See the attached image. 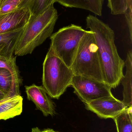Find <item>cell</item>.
<instances>
[{
	"instance_id": "cell-1",
	"label": "cell",
	"mask_w": 132,
	"mask_h": 132,
	"mask_svg": "<svg viewBox=\"0 0 132 132\" xmlns=\"http://www.w3.org/2000/svg\"><path fill=\"white\" fill-rule=\"evenodd\" d=\"M86 21L87 28L94 34L104 81L112 88H116L124 77L125 62L115 46L114 31L94 15H89Z\"/></svg>"
},
{
	"instance_id": "cell-2",
	"label": "cell",
	"mask_w": 132,
	"mask_h": 132,
	"mask_svg": "<svg viewBox=\"0 0 132 132\" xmlns=\"http://www.w3.org/2000/svg\"><path fill=\"white\" fill-rule=\"evenodd\" d=\"M53 5L38 15H31L18 39L15 55L23 56L31 54L51 36L58 19V12Z\"/></svg>"
},
{
	"instance_id": "cell-3",
	"label": "cell",
	"mask_w": 132,
	"mask_h": 132,
	"mask_svg": "<svg viewBox=\"0 0 132 132\" xmlns=\"http://www.w3.org/2000/svg\"><path fill=\"white\" fill-rule=\"evenodd\" d=\"M74 74L71 68L57 56L51 47L43 64V87L51 98L58 99L71 86Z\"/></svg>"
},
{
	"instance_id": "cell-4",
	"label": "cell",
	"mask_w": 132,
	"mask_h": 132,
	"mask_svg": "<svg viewBox=\"0 0 132 132\" xmlns=\"http://www.w3.org/2000/svg\"><path fill=\"white\" fill-rule=\"evenodd\" d=\"M71 68L74 75H81L104 82L97 47L91 31H88L83 37Z\"/></svg>"
},
{
	"instance_id": "cell-5",
	"label": "cell",
	"mask_w": 132,
	"mask_h": 132,
	"mask_svg": "<svg viewBox=\"0 0 132 132\" xmlns=\"http://www.w3.org/2000/svg\"><path fill=\"white\" fill-rule=\"evenodd\" d=\"M88 31L71 24L60 29L50 36V46L54 54L71 68L84 36Z\"/></svg>"
},
{
	"instance_id": "cell-6",
	"label": "cell",
	"mask_w": 132,
	"mask_h": 132,
	"mask_svg": "<svg viewBox=\"0 0 132 132\" xmlns=\"http://www.w3.org/2000/svg\"><path fill=\"white\" fill-rule=\"evenodd\" d=\"M71 86L84 104L97 99L113 95L111 88L106 83L81 75L74 76Z\"/></svg>"
},
{
	"instance_id": "cell-7",
	"label": "cell",
	"mask_w": 132,
	"mask_h": 132,
	"mask_svg": "<svg viewBox=\"0 0 132 132\" xmlns=\"http://www.w3.org/2000/svg\"><path fill=\"white\" fill-rule=\"evenodd\" d=\"M85 105L87 109L95 113L99 118L105 119L114 118L128 108L114 95L94 100Z\"/></svg>"
},
{
	"instance_id": "cell-8",
	"label": "cell",
	"mask_w": 132,
	"mask_h": 132,
	"mask_svg": "<svg viewBox=\"0 0 132 132\" xmlns=\"http://www.w3.org/2000/svg\"><path fill=\"white\" fill-rule=\"evenodd\" d=\"M25 88L28 99L34 103L36 108L41 111L43 115L53 116L55 114L54 103L43 86L33 84L26 86Z\"/></svg>"
},
{
	"instance_id": "cell-9",
	"label": "cell",
	"mask_w": 132,
	"mask_h": 132,
	"mask_svg": "<svg viewBox=\"0 0 132 132\" xmlns=\"http://www.w3.org/2000/svg\"><path fill=\"white\" fill-rule=\"evenodd\" d=\"M31 16L26 8H18L4 14H0V34L24 28Z\"/></svg>"
},
{
	"instance_id": "cell-10",
	"label": "cell",
	"mask_w": 132,
	"mask_h": 132,
	"mask_svg": "<svg viewBox=\"0 0 132 132\" xmlns=\"http://www.w3.org/2000/svg\"><path fill=\"white\" fill-rule=\"evenodd\" d=\"M23 98L14 95L0 101V120H6L20 115L22 111Z\"/></svg>"
},
{
	"instance_id": "cell-11",
	"label": "cell",
	"mask_w": 132,
	"mask_h": 132,
	"mask_svg": "<svg viewBox=\"0 0 132 132\" xmlns=\"http://www.w3.org/2000/svg\"><path fill=\"white\" fill-rule=\"evenodd\" d=\"M23 28L0 34V57L9 60L14 57L13 54L17 41Z\"/></svg>"
},
{
	"instance_id": "cell-12",
	"label": "cell",
	"mask_w": 132,
	"mask_h": 132,
	"mask_svg": "<svg viewBox=\"0 0 132 132\" xmlns=\"http://www.w3.org/2000/svg\"><path fill=\"white\" fill-rule=\"evenodd\" d=\"M104 0H57L64 7L76 8L89 11L98 16H102Z\"/></svg>"
},
{
	"instance_id": "cell-13",
	"label": "cell",
	"mask_w": 132,
	"mask_h": 132,
	"mask_svg": "<svg viewBox=\"0 0 132 132\" xmlns=\"http://www.w3.org/2000/svg\"><path fill=\"white\" fill-rule=\"evenodd\" d=\"M126 66V75L122 79L123 87V99L122 101L127 108L132 106V52H128L125 62Z\"/></svg>"
},
{
	"instance_id": "cell-14",
	"label": "cell",
	"mask_w": 132,
	"mask_h": 132,
	"mask_svg": "<svg viewBox=\"0 0 132 132\" xmlns=\"http://www.w3.org/2000/svg\"><path fill=\"white\" fill-rule=\"evenodd\" d=\"M21 84L9 70L0 68V90L9 97L20 95Z\"/></svg>"
},
{
	"instance_id": "cell-15",
	"label": "cell",
	"mask_w": 132,
	"mask_h": 132,
	"mask_svg": "<svg viewBox=\"0 0 132 132\" xmlns=\"http://www.w3.org/2000/svg\"><path fill=\"white\" fill-rule=\"evenodd\" d=\"M56 2L57 0H21L18 8H28L31 15L35 16L41 14Z\"/></svg>"
},
{
	"instance_id": "cell-16",
	"label": "cell",
	"mask_w": 132,
	"mask_h": 132,
	"mask_svg": "<svg viewBox=\"0 0 132 132\" xmlns=\"http://www.w3.org/2000/svg\"><path fill=\"white\" fill-rule=\"evenodd\" d=\"M113 119L118 132H132V106Z\"/></svg>"
},
{
	"instance_id": "cell-17",
	"label": "cell",
	"mask_w": 132,
	"mask_h": 132,
	"mask_svg": "<svg viewBox=\"0 0 132 132\" xmlns=\"http://www.w3.org/2000/svg\"><path fill=\"white\" fill-rule=\"evenodd\" d=\"M107 7L112 14H124L128 9L132 8V0H107Z\"/></svg>"
},
{
	"instance_id": "cell-18",
	"label": "cell",
	"mask_w": 132,
	"mask_h": 132,
	"mask_svg": "<svg viewBox=\"0 0 132 132\" xmlns=\"http://www.w3.org/2000/svg\"><path fill=\"white\" fill-rule=\"evenodd\" d=\"M0 68L9 70L16 80L22 83V79L19 74V70L16 63V58L14 56L12 59L6 60L0 59Z\"/></svg>"
},
{
	"instance_id": "cell-19",
	"label": "cell",
	"mask_w": 132,
	"mask_h": 132,
	"mask_svg": "<svg viewBox=\"0 0 132 132\" xmlns=\"http://www.w3.org/2000/svg\"><path fill=\"white\" fill-rule=\"evenodd\" d=\"M18 3L15 2H9L0 7V14H4L11 12L18 8Z\"/></svg>"
},
{
	"instance_id": "cell-20",
	"label": "cell",
	"mask_w": 132,
	"mask_h": 132,
	"mask_svg": "<svg viewBox=\"0 0 132 132\" xmlns=\"http://www.w3.org/2000/svg\"><path fill=\"white\" fill-rule=\"evenodd\" d=\"M129 31V38L132 41V8L128 9L124 14Z\"/></svg>"
},
{
	"instance_id": "cell-21",
	"label": "cell",
	"mask_w": 132,
	"mask_h": 132,
	"mask_svg": "<svg viewBox=\"0 0 132 132\" xmlns=\"http://www.w3.org/2000/svg\"><path fill=\"white\" fill-rule=\"evenodd\" d=\"M32 132H56V131L52 129H46L41 131L38 128H35L32 129Z\"/></svg>"
},
{
	"instance_id": "cell-22",
	"label": "cell",
	"mask_w": 132,
	"mask_h": 132,
	"mask_svg": "<svg viewBox=\"0 0 132 132\" xmlns=\"http://www.w3.org/2000/svg\"><path fill=\"white\" fill-rule=\"evenodd\" d=\"M5 93L0 90V101L4 100L7 98L9 97Z\"/></svg>"
},
{
	"instance_id": "cell-23",
	"label": "cell",
	"mask_w": 132,
	"mask_h": 132,
	"mask_svg": "<svg viewBox=\"0 0 132 132\" xmlns=\"http://www.w3.org/2000/svg\"><path fill=\"white\" fill-rule=\"evenodd\" d=\"M21 0H7V1H5L4 3V4H5V3H7V2H17V3H18L19 4V3H20V2H21Z\"/></svg>"
},
{
	"instance_id": "cell-24",
	"label": "cell",
	"mask_w": 132,
	"mask_h": 132,
	"mask_svg": "<svg viewBox=\"0 0 132 132\" xmlns=\"http://www.w3.org/2000/svg\"><path fill=\"white\" fill-rule=\"evenodd\" d=\"M7 0H0V7Z\"/></svg>"
},
{
	"instance_id": "cell-25",
	"label": "cell",
	"mask_w": 132,
	"mask_h": 132,
	"mask_svg": "<svg viewBox=\"0 0 132 132\" xmlns=\"http://www.w3.org/2000/svg\"><path fill=\"white\" fill-rule=\"evenodd\" d=\"M2 59V58H1V57H0V59Z\"/></svg>"
},
{
	"instance_id": "cell-26",
	"label": "cell",
	"mask_w": 132,
	"mask_h": 132,
	"mask_svg": "<svg viewBox=\"0 0 132 132\" xmlns=\"http://www.w3.org/2000/svg\"></svg>"
}]
</instances>
